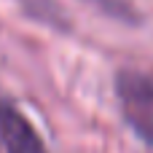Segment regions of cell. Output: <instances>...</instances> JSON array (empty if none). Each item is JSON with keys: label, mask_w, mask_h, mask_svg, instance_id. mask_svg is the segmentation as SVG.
Here are the masks:
<instances>
[{"label": "cell", "mask_w": 153, "mask_h": 153, "mask_svg": "<svg viewBox=\"0 0 153 153\" xmlns=\"http://www.w3.org/2000/svg\"><path fill=\"white\" fill-rule=\"evenodd\" d=\"M116 97L129 129L153 145V78L143 70L124 67L116 73Z\"/></svg>", "instance_id": "6da1fadb"}, {"label": "cell", "mask_w": 153, "mask_h": 153, "mask_svg": "<svg viewBox=\"0 0 153 153\" xmlns=\"http://www.w3.org/2000/svg\"><path fill=\"white\" fill-rule=\"evenodd\" d=\"M0 140L5 153H48L38 129L11 100H0Z\"/></svg>", "instance_id": "7a4b0ae2"}, {"label": "cell", "mask_w": 153, "mask_h": 153, "mask_svg": "<svg viewBox=\"0 0 153 153\" xmlns=\"http://www.w3.org/2000/svg\"><path fill=\"white\" fill-rule=\"evenodd\" d=\"M83 3L91 5V8H97L108 19H116V22L129 24V27H137L143 22V16H140V11L134 8L132 0H83Z\"/></svg>", "instance_id": "3957f363"}, {"label": "cell", "mask_w": 153, "mask_h": 153, "mask_svg": "<svg viewBox=\"0 0 153 153\" xmlns=\"http://www.w3.org/2000/svg\"><path fill=\"white\" fill-rule=\"evenodd\" d=\"M22 5H24V11H27L32 19H40V22H46V24H51V27H59V30L67 27L65 11H62L54 0H22Z\"/></svg>", "instance_id": "277c9868"}]
</instances>
